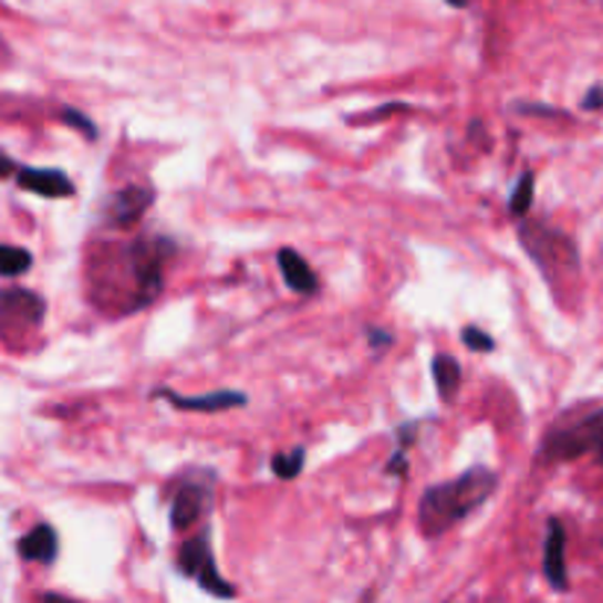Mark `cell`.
I'll list each match as a JSON object with an SVG mask.
<instances>
[{
    "label": "cell",
    "instance_id": "5",
    "mask_svg": "<svg viewBox=\"0 0 603 603\" xmlns=\"http://www.w3.org/2000/svg\"><path fill=\"white\" fill-rule=\"evenodd\" d=\"M15 180L21 189L42 195V198H69V195H74L71 180L62 171H56V168H27V165H18Z\"/></svg>",
    "mask_w": 603,
    "mask_h": 603
},
{
    "label": "cell",
    "instance_id": "11",
    "mask_svg": "<svg viewBox=\"0 0 603 603\" xmlns=\"http://www.w3.org/2000/svg\"><path fill=\"white\" fill-rule=\"evenodd\" d=\"M433 380H436V392H439L441 401H454L459 388V380H462V368L459 362L448 354H439L433 360Z\"/></svg>",
    "mask_w": 603,
    "mask_h": 603
},
{
    "label": "cell",
    "instance_id": "19",
    "mask_svg": "<svg viewBox=\"0 0 603 603\" xmlns=\"http://www.w3.org/2000/svg\"><path fill=\"white\" fill-rule=\"evenodd\" d=\"M18 171V165L9 159V156L0 154V177H7V174H15Z\"/></svg>",
    "mask_w": 603,
    "mask_h": 603
},
{
    "label": "cell",
    "instance_id": "18",
    "mask_svg": "<svg viewBox=\"0 0 603 603\" xmlns=\"http://www.w3.org/2000/svg\"><path fill=\"white\" fill-rule=\"evenodd\" d=\"M583 106H586V110H601V106H603V89H592V92L586 95V101H583Z\"/></svg>",
    "mask_w": 603,
    "mask_h": 603
},
{
    "label": "cell",
    "instance_id": "3",
    "mask_svg": "<svg viewBox=\"0 0 603 603\" xmlns=\"http://www.w3.org/2000/svg\"><path fill=\"white\" fill-rule=\"evenodd\" d=\"M44 315V303L39 294L27 289H3L0 292V328H35Z\"/></svg>",
    "mask_w": 603,
    "mask_h": 603
},
{
    "label": "cell",
    "instance_id": "6",
    "mask_svg": "<svg viewBox=\"0 0 603 603\" xmlns=\"http://www.w3.org/2000/svg\"><path fill=\"white\" fill-rule=\"evenodd\" d=\"M544 578L551 580L553 589L569 586V571H565V527L560 518L548 521V539H544Z\"/></svg>",
    "mask_w": 603,
    "mask_h": 603
},
{
    "label": "cell",
    "instance_id": "9",
    "mask_svg": "<svg viewBox=\"0 0 603 603\" xmlns=\"http://www.w3.org/2000/svg\"><path fill=\"white\" fill-rule=\"evenodd\" d=\"M18 553H21L24 560L53 562L56 560V553H60V539H56V530H53L51 524L33 527V530H30V533L21 539V544H18Z\"/></svg>",
    "mask_w": 603,
    "mask_h": 603
},
{
    "label": "cell",
    "instance_id": "10",
    "mask_svg": "<svg viewBox=\"0 0 603 603\" xmlns=\"http://www.w3.org/2000/svg\"><path fill=\"white\" fill-rule=\"evenodd\" d=\"M200 512H204V495H200V489H191L189 486V489L177 491V498L171 503V524L177 530H186V527L195 524Z\"/></svg>",
    "mask_w": 603,
    "mask_h": 603
},
{
    "label": "cell",
    "instance_id": "14",
    "mask_svg": "<svg viewBox=\"0 0 603 603\" xmlns=\"http://www.w3.org/2000/svg\"><path fill=\"white\" fill-rule=\"evenodd\" d=\"M303 459H306V450L294 448L292 454H277V457L271 459V468H274L277 477L292 480V477H298L303 471Z\"/></svg>",
    "mask_w": 603,
    "mask_h": 603
},
{
    "label": "cell",
    "instance_id": "4",
    "mask_svg": "<svg viewBox=\"0 0 603 603\" xmlns=\"http://www.w3.org/2000/svg\"><path fill=\"white\" fill-rule=\"evenodd\" d=\"M154 198V189H147V186H127V189L115 191L113 200H110V209H106L110 225L133 227L150 209Z\"/></svg>",
    "mask_w": 603,
    "mask_h": 603
},
{
    "label": "cell",
    "instance_id": "16",
    "mask_svg": "<svg viewBox=\"0 0 603 603\" xmlns=\"http://www.w3.org/2000/svg\"><path fill=\"white\" fill-rule=\"evenodd\" d=\"M62 121H65L69 127L77 129V133H83V136H86V138H95L97 136L95 124L89 121V115L77 113V110H62Z\"/></svg>",
    "mask_w": 603,
    "mask_h": 603
},
{
    "label": "cell",
    "instance_id": "15",
    "mask_svg": "<svg viewBox=\"0 0 603 603\" xmlns=\"http://www.w3.org/2000/svg\"><path fill=\"white\" fill-rule=\"evenodd\" d=\"M533 174H524L521 180H518L516 191H512V198H509V212L512 216H527V209L533 207Z\"/></svg>",
    "mask_w": 603,
    "mask_h": 603
},
{
    "label": "cell",
    "instance_id": "7",
    "mask_svg": "<svg viewBox=\"0 0 603 603\" xmlns=\"http://www.w3.org/2000/svg\"><path fill=\"white\" fill-rule=\"evenodd\" d=\"M277 262H280V271H283L285 285H289L292 292L303 294V298H310V294L319 292V277H315L312 266L301 257V253H294V250L285 248V250H280Z\"/></svg>",
    "mask_w": 603,
    "mask_h": 603
},
{
    "label": "cell",
    "instance_id": "22",
    "mask_svg": "<svg viewBox=\"0 0 603 603\" xmlns=\"http://www.w3.org/2000/svg\"><path fill=\"white\" fill-rule=\"evenodd\" d=\"M595 454H597V459H601V462H603V439H601V445H597Z\"/></svg>",
    "mask_w": 603,
    "mask_h": 603
},
{
    "label": "cell",
    "instance_id": "21",
    "mask_svg": "<svg viewBox=\"0 0 603 603\" xmlns=\"http://www.w3.org/2000/svg\"><path fill=\"white\" fill-rule=\"evenodd\" d=\"M42 603H74V601H69V597H62V595H44Z\"/></svg>",
    "mask_w": 603,
    "mask_h": 603
},
{
    "label": "cell",
    "instance_id": "12",
    "mask_svg": "<svg viewBox=\"0 0 603 603\" xmlns=\"http://www.w3.org/2000/svg\"><path fill=\"white\" fill-rule=\"evenodd\" d=\"M212 560V553H209V542H207V536H198V539H191V542L183 544V551H180V571L183 574H189V578H195L207 562Z\"/></svg>",
    "mask_w": 603,
    "mask_h": 603
},
{
    "label": "cell",
    "instance_id": "2",
    "mask_svg": "<svg viewBox=\"0 0 603 603\" xmlns=\"http://www.w3.org/2000/svg\"><path fill=\"white\" fill-rule=\"evenodd\" d=\"M603 439V413L589 415L586 422L574 424L569 430L557 433L544 445V454L551 459H578L589 450H597Z\"/></svg>",
    "mask_w": 603,
    "mask_h": 603
},
{
    "label": "cell",
    "instance_id": "1",
    "mask_svg": "<svg viewBox=\"0 0 603 603\" xmlns=\"http://www.w3.org/2000/svg\"><path fill=\"white\" fill-rule=\"evenodd\" d=\"M495 486H498V477L491 475L489 468H471L457 480L433 486L424 495L422 509H418V524L427 536L445 533L448 527L457 524L459 518H466L468 512L482 507Z\"/></svg>",
    "mask_w": 603,
    "mask_h": 603
},
{
    "label": "cell",
    "instance_id": "8",
    "mask_svg": "<svg viewBox=\"0 0 603 603\" xmlns=\"http://www.w3.org/2000/svg\"><path fill=\"white\" fill-rule=\"evenodd\" d=\"M159 395L168 397L177 409H189V413H221V409L245 406V401H248L241 392H209V395H195V397L174 395V392H159Z\"/></svg>",
    "mask_w": 603,
    "mask_h": 603
},
{
    "label": "cell",
    "instance_id": "17",
    "mask_svg": "<svg viewBox=\"0 0 603 603\" xmlns=\"http://www.w3.org/2000/svg\"><path fill=\"white\" fill-rule=\"evenodd\" d=\"M462 342H466L471 351H480V354H486V351H491V347H495V339H491L489 333H482L480 328L462 330Z\"/></svg>",
    "mask_w": 603,
    "mask_h": 603
},
{
    "label": "cell",
    "instance_id": "20",
    "mask_svg": "<svg viewBox=\"0 0 603 603\" xmlns=\"http://www.w3.org/2000/svg\"><path fill=\"white\" fill-rule=\"evenodd\" d=\"M368 336L374 345H388V342H392V336H388V333H380V330H374V328L368 330Z\"/></svg>",
    "mask_w": 603,
    "mask_h": 603
},
{
    "label": "cell",
    "instance_id": "13",
    "mask_svg": "<svg viewBox=\"0 0 603 603\" xmlns=\"http://www.w3.org/2000/svg\"><path fill=\"white\" fill-rule=\"evenodd\" d=\"M33 257L30 250L15 248V245H0V277H21L30 271Z\"/></svg>",
    "mask_w": 603,
    "mask_h": 603
}]
</instances>
